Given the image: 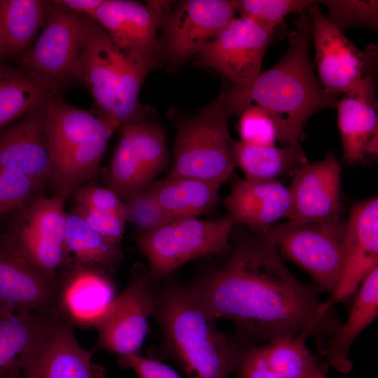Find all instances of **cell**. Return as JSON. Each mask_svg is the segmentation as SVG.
<instances>
[{"label":"cell","instance_id":"cell-13","mask_svg":"<svg viewBox=\"0 0 378 378\" xmlns=\"http://www.w3.org/2000/svg\"><path fill=\"white\" fill-rule=\"evenodd\" d=\"M44 125L52 159L51 172L69 159L106 146L113 132L119 128L97 108H77L58 94L46 105Z\"/></svg>","mask_w":378,"mask_h":378},{"label":"cell","instance_id":"cell-6","mask_svg":"<svg viewBox=\"0 0 378 378\" xmlns=\"http://www.w3.org/2000/svg\"><path fill=\"white\" fill-rule=\"evenodd\" d=\"M234 225L227 215L216 219H178L141 233L137 246L149 264L150 276L160 279L194 259L227 254Z\"/></svg>","mask_w":378,"mask_h":378},{"label":"cell","instance_id":"cell-3","mask_svg":"<svg viewBox=\"0 0 378 378\" xmlns=\"http://www.w3.org/2000/svg\"><path fill=\"white\" fill-rule=\"evenodd\" d=\"M153 315L166 348L188 378H228L249 345L219 330L187 286H164L155 292Z\"/></svg>","mask_w":378,"mask_h":378},{"label":"cell","instance_id":"cell-36","mask_svg":"<svg viewBox=\"0 0 378 378\" xmlns=\"http://www.w3.org/2000/svg\"><path fill=\"white\" fill-rule=\"evenodd\" d=\"M238 131L240 141L253 146H276V126L270 115L260 106L251 104L239 113Z\"/></svg>","mask_w":378,"mask_h":378},{"label":"cell","instance_id":"cell-37","mask_svg":"<svg viewBox=\"0 0 378 378\" xmlns=\"http://www.w3.org/2000/svg\"><path fill=\"white\" fill-rule=\"evenodd\" d=\"M128 220L144 233L173 221L164 212L148 189L136 193L124 201Z\"/></svg>","mask_w":378,"mask_h":378},{"label":"cell","instance_id":"cell-35","mask_svg":"<svg viewBox=\"0 0 378 378\" xmlns=\"http://www.w3.org/2000/svg\"><path fill=\"white\" fill-rule=\"evenodd\" d=\"M39 188L22 172L0 164V218L23 207Z\"/></svg>","mask_w":378,"mask_h":378},{"label":"cell","instance_id":"cell-19","mask_svg":"<svg viewBox=\"0 0 378 378\" xmlns=\"http://www.w3.org/2000/svg\"><path fill=\"white\" fill-rule=\"evenodd\" d=\"M378 199L357 203L346 222L344 266L340 283L325 302L332 307L354 294L366 276L378 267Z\"/></svg>","mask_w":378,"mask_h":378},{"label":"cell","instance_id":"cell-9","mask_svg":"<svg viewBox=\"0 0 378 378\" xmlns=\"http://www.w3.org/2000/svg\"><path fill=\"white\" fill-rule=\"evenodd\" d=\"M307 10L312 24L318 79L328 94L340 97L376 79V46L358 49L322 13L317 1Z\"/></svg>","mask_w":378,"mask_h":378},{"label":"cell","instance_id":"cell-40","mask_svg":"<svg viewBox=\"0 0 378 378\" xmlns=\"http://www.w3.org/2000/svg\"><path fill=\"white\" fill-rule=\"evenodd\" d=\"M234 372L238 378H283L268 364L262 346L252 345L245 348Z\"/></svg>","mask_w":378,"mask_h":378},{"label":"cell","instance_id":"cell-27","mask_svg":"<svg viewBox=\"0 0 378 378\" xmlns=\"http://www.w3.org/2000/svg\"><path fill=\"white\" fill-rule=\"evenodd\" d=\"M52 1L0 0L2 57L23 53L42 30Z\"/></svg>","mask_w":378,"mask_h":378},{"label":"cell","instance_id":"cell-8","mask_svg":"<svg viewBox=\"0 0 378 378\" xmlns=\"http://www.w3.org/2000/svg\"><path fill=\"white\" fill-rule=\"evenodd\" d=\"M52 3L41 33L22 54L20 69L59 92L72 80L92 19Z\"/></svg>","mask_w":378,"mask_h":378},{"label":"cell","instance_id":"cell-44","mask_svg":"<svg viewBox=\"0 0 378 378\" xmlns=\"http://www.w3.org/2000/svg\"><path fill=\"white\" fill-rule=\"evenodd\" d=\"M2 57V50H1V35H0V58Z\"/></svg>","mask_w":378,"mask_h":378},{"label":"cell","instance_id":"cell-2","mask_svg":"<svg viewBox=\"0 0 378 378\" xmlns=\"http://www.w3.org/2000/svg\"><path fill=\"white\" fill-rule=\"evenodd\" d=\"M312 24L302 12L288 36V48L271 69L250 85L228 84L219 93L234 114L254 104L265 109L277 129L282 146L299 144L308 120L318 111L335 107L340 97L328 94L315 76L310 60Z\"/></svg>","mask_w":378,"mask_h":378},{"label":"cell","instance_id":"cell-25","mask_svg":"<svg viewBox=\"0 0 378 378\" xmlns=\"http://www.w3.org/2000/svg\"><path fill=\"white\" fill-rule=\"evenodd\" d=\"M348 318L331 337L321 353L329 365L341 373L353 369L349 352L356 338L378 316V267L360 285Z\"/></svg>","mask_w":378,"mask_h":378},{"label":"cell","instance_id":"cell-7","mask_svg":"<svg viewBox=\"0 0 378 378\" xmlns=\"http://www.w3.org/2000/svg\"><path fill=\"white\" fill-rule=\"evenodd\" d=\"M346 223H312L288 220L265 234L278 253L304 270L320 290L332 295L344 270Z\"/></svg>","mask_w":378,"mask_h":378},{"label":"cell","instance_id":"cell-16","mask_svg":"<svg viewBox=\"0 0 378 378\" xmlns=\"http://www.w3.org/2000/svg\"><path fill=\"white\" fill-rule=\"evenodd\" d=\"M341 173L340 162L332 153L297 170L288 188V220L312 223L341 221Z\"/></svg>","mask_w":378,"mask_h":378},{"label":"cell","instance_id":"cell-30","mask_svg":"<svg viewBox=\"0 0 378 378\" xmlns=\"http://www.w3.org/2000/svg\"><path fill=\"white\" fill-rule=\"evenodd\" d=\"M65 248L75 265L106 271L120 260L115 244L92 229L75 211L67 214Z\"/></svg>","mask_w":378,"mask_h":378},{"label":"cell","instance_id":"cell-14","mask_svg":"<svg viewBox=\"0 0 378 378\" xmlns=\"http://www.w3.org/2000/svg\"><path fill=\"white\" fill-rule=\"evenodd\" d=\"M155 306V291L150 288L148 276L134 274L95 327L97 348L119 357L138 354L146 337L148 320L154 314Z\"/></svg>","mask_w":378,"mask_h":378},{"label":"cell","instance_id":"cell-18","mask_svg":"<svg viewBox=\"0 0 378 378\" xmlns=\"http://www.w3.org/2000/svg\"><path fill=\"white\" fill-rule=\"evenodd\" d=\"M57 281L28 262L0 236V312L57 314Z\"/></svg>","mask_w":378,"mask_h":378},{"label":"cell","instance_id":"cell-39","mask_svg":"<svg viewBox=\"0 0 378 378\" xmlns=\"http://www.w3.org/2000/svg\"><path fill=\"white\" fill-rule=\"evenodd\" d=\"M74 211L94 231L111 242L119 244L125 233L127 219L83 206L77 205Z\"/></svg>","mask_w":378,"mask_h":378},{"label":"cell","instance_id":"cell-29","mask_svg":"<svg viewBox=\"0 0 378 378\" xmlns=\"http://www.w3.org/2000/svg\"><path fill=\"white\" fill-rule=\"evenodd\" d=\"M58 92L20 69L0 64V131Z\"/></svg>","mask_w":378,"mask_h":378},{"label":"cell","instance_id":"cell-4","mask_svg":"<svg viewBox=\"0 0 378 378\" xmlns=\"http://www.w3.org/2000/svg\"><path fill=\"white\" fill-rule=\"evenodd\" d=\"M159 64L156 59L137 57L120 50L92 20L72 80L80 81L90 92L94 108L120 127L139 111L141 85Z\"/></svg>","mask_w":378,"mask_h":378},{"label":"cell","instance_id":"cell-41","mask_svg":"<svg viewBox=\"0 0 378 378\" xmlns=\"http://www.w3.org/2000/svg\"><path fill=\"white\" fill-rule=\"evenodd\" d=\"M118 362L122 368L134 371L138 378H181L169 366L139 354L119 357Z\"/></svg>","mask_w":378,"mask_h":378},{"label":"cell","instance_id":"cell-23","mask_svg":"<svg viewBox=\"0 0 378 378\" xmlns=\"http://www.w3.org/2000/svg\"><path fill=\"white\" fill-rule=\"evenodd\" d=\"M59 318L57 314L0 312V378H21L26 362Z\"/></svg>","mask_w":378,"mask_h":378},{"label":"cell","instance_id":"cell-31","mask_svg":"<svg viewBox=\"0 0 378 378\" xmlns=\"http://www.w3.org/2000/svg\"><path fill=\"white\" fill-rule=\"evenodd\" d=\"M66 196L38 197L15 212L10 225L65 248Z\"/></svg>","mask_w":378,"mask_h":378},{"label":"cell","instance_id":"cell-32","mask_svg":"<svg viewBox=\"0 0 378 378\" xmlns=\"http://www.w3.org/2000/svg\"><path fill=\"white\" fill-rule=\"evenodd\" d=\"M303 334L286 336L262 345L270 366L283 378H308L318 367Z\"/></svg>","mask_w":378,"mask_h":378},{"label":"cell","instance_id":"cell-22","mask_svg":"<svg viewBox=\"0 0 378 378\" xmlns=\"http://www.w3.org/2000/svg\"><path fill=\"white\" fill-rule=\"evenodd\" d=\"M229 216L236 223L247 225L258 235L265 234L274 223L288 214V188L280 181L235 182L224 200Z\"/></svg>","mask_w":378,"mask_h":378},{"label":"cell","instance_id":"cell-34","mask_svg":"<svg viewBox=\"0 0 378 378\" xmlns=\"http://www.w3.org/2000/svg\"><path fill=\"white\" fill-rule=\"evenodd\" d=\"M328 19L343 32L347 28L363 27L376 29L378 25V1L374 0H323Z\"/></svg>","mask_w":378,"mask_h":378},{"label":"cell","instance_id":"cell-26","mask_svg":"<svg viewBox=\"0 0 378 378\" xmlns=\"http://www.w3.org/2000/svg\"><path fill=\"white\" fill-rule=\"evenodd\" d=\"M220 188L202 180L167 176L148 189L174 221L211 211L218 202Z\"/></svg>","mask_w":378,"mask_h":378},{"label":"cell","instance_id":"cell-10","mask_svg":"<svg viewBox=\"0 0 378 378\" xmlns=\"http://www.w3.org/2000/svg\"><path fill=\"white\" fill-rule=\"evenodd\" d=\"M110 169L109 188L121 199L147 190L169 162L164 129L144 109L122 125Z\"/></svg>","mask_w":378,"mask_h":378},{"label":"cell","instance_id":"cell-33","mask_svg":"<svg viewBox=\"0 0 378 378\" xmlns=\"http://www.w3.org/2000/svg\"><path fill=\"white\" fill-rule=\"evenodd\" d=\"M316 1L311 0H235L237 13L271 32L284 25L285 18L302 13Z\"/></svg>","mask_w":378,"mask_h":378},{"label":"cell","instance_id":"cell-17","mask_svg":"<svg viewBox=\"0 0 378 378\" xmlns=\"http://www.w3.org/2000/svg\"><path fill=\"white\" fill-rule=\"evenodd\" d=\"M57 277L55 309L74 326L94 328L117 297L104 271L70 265Z\"/></svg>","mask_w":378,"mask_h":378},{"label":"cell","instance_id":"cell-15","mask_svg":"<svg viewBox=\"0 0 378 378\" xmlns=\"http://www.w3.org/2000/svg\"><path fill=\"white\" fill-rule=\"evenodd\" d=\"M170 5L166 1L104 0L94 20L122 51L160 62L158 31Z\"/></svg>","mask_w":378,"mask_h":378},{"label":"cell","instance_id":"cell-24","mask_svg":"<svg viewBox=\"0 0 378 378\" xmlns=\"http://www.w3.org/2000/svg\"><path fill=\"white\" fill-rule=\"evenodd\" d=\"M343 158L350 164L363 161L371 139L377 135L376 79L343 94L337 102Z\"/></svg>","mask_w":378,"mask_h":378},{"label":"cell","instance_id":"cell-42","mask_svg":"<svg viewBox=\"0 0 378 378\" xmlns=\"http://www.w3.org/2000/svg\"><path fill=\"white\" fill-rule=\"evenodd\" d=\"M104 0H56L55 3L79 15L94 20L95 14Z\"/></svg>","mask_w":378,"mask_h":378},{"label":"cell","instance_id":"cell-28","mask_svg":"<svg viewBox=\"0 0 378 378\" xmlns=\"http://www.w3.org/2000/svg\"><path fill=\"white\" fill-rule=\"evenodd\" d=\"M235 165L253 181H279L309 163L299 144L276 147L253 146L234 141Z\"/></svg>","mask_w":378,"mask_h":378},{"label":"cell","instance_id":"cell-1","mask_svg":"<svg viewBox=\"0 0 378 378\" xmlns=\"http://www.w3.org/2000/svg\"><path fill=\"white\" fill-rule=\"evenodd\" d=\"M187 287L214 320L233 321L251 346L303 334L326 346L342 325L321 301L318 288L296 279L258 234L239 238L223 266Z\"/></svg>","mask_w":378,"mask_h":378},{"label":"cell","instance_id":"cell-38","mask_svg":"<svg viewBox=\"0 0 378 378\" xmlns=\"http://www.w3.org/2000/svg\"><path fill=\"white\" fill-rule=\"evenodd\" d=\"M76 200L78 206L115 214L128 220L125 202L110 188L85 186L77 190Z\"/></svg>","mask_w":378,"mask_h":378},{"label":"cell","instance_id":"cell-12","mask_svg":"<svg viewBox=\"0 0 378 378\" xmlns=\"http://www.w3.org/2000/svg\"><path fill=\"white\" fill-rule=\"evenodd\" d=\"M274 36L252 20L236 17L197 52L199 60L215 70L228 84H251L262 72L265 51Z\"/></svg>","mask_w":378,"mask_h":378},{"label":"cell","instance_id":"cell-20","mask_svg":"<svg viewBox=\"0 0 378 378\" xmlns=\"http://www.w3.org/2000/svg\"><path fill=\"white\" fill-rule=\"evenodd\" d=\"M46 105L0 131V164L22 172L40 187L52 169L44 125Z\"/></svg>","mask_w":378,"mask_h":378},{"label":"cell","instance_id":"cell-21","mask_svg":"<svg viewBox=\"0 0 378 378\" xmlns=\"http://www.w3.org/2000/svg\"><path fill=\"white\" fill-rule=\"evenodd\" d=\"M74 329L59 318L26 362L21 378H96L91 355Z\"/></svg>","mask_w":378,"mask_h":378},{"label":"cell","instance_id":"cell-5","mask_svg":"<svg viewBox=\"0 0 378 378\" xmlns=\"http://www.w3.org/2000/svg\"><path fill=\"white\" fill-rule=\"evenodd\" d=\"M232 115L218 94L195 115L177 120L173 162L167 176L221 186L236 167L229 132Z\"/></svg>","mask_w":378,"mask_h":378},{"label":"cell","instance_id":"cell-11","mask_svg":"<svg viewBox=\"0 0 378 378\" xmlns=\"http://www.w3.org/2000/svg\"><path fill=\"white\" fill-rule=\"evenodd\" d=\"M235 0H186L170 10L162 24L160 59L178 67L218 36L236 18Z\"/></svg>","mask_w":378,"mask_h":378},{"label":"cell","instance_id":"cell-43","mask_svg":"<svg viewBox=\"0 0 378 378\" xmlns=\"http://www.w3.org/2000/svg\"><path fill=\"white\" fill-rule=\"evenodd\" d=\"M308 378H328L326 377L323 372L319 369L318 367L316 368L309 374Z\"/></svg>","mask_w":378,"mask_h":378}]
</instances>
